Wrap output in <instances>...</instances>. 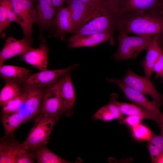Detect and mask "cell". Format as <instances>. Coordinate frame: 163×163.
Masks as SVG:
<instances>
[{"instance_id": "obj_38", "label": "cell", "mask_w": 163, "mask_h": 163, "mask_svg": "<svg viewBox=\"0 0 163 163\" xmlns=\"http://www.w3.org/2000/svg\"><path fill=\"white\" fill-rule=\"evenodd\" d=\"M159 6L163 12V0H162L161 1L159 5Z\"/></svg>"}, {"instance_id": "obj_18", "label": "cell", "mask_w": 163, "mask_h": 163, "mask_svg": "<svg viewBox=\"0 0 163 163\" xmlns=\"http://www.w3.org/2000/svg\"><path fill=\"white\" fill-rule=\"evenodd\" d=\"M32 74L31 71L23 67L4 64L0 66V75L5 83L23 85Z\"/></svg>"}, {"instance_id": "obj_29", "label": "cell", "mask_w": 163, "mask_h": 163, "mask_svg": "<svg viewBox=\"0 0 163 163\" xmlns=\"http://www.w3.org/2000/svg\"><path fill=\"white\" fill-rule=\"evenodd\" d=\"M13 11L11 0H0V33L2 36L4 30L9 27L7 17Z\"/></svg>"}, {"instance_id": "obj_31", "label": "cell", "mask_w": 163, "mask_h": 163, "mask_svg": "<svg viewBox=\"0 0 163 163\" xmlns=\"http://www.w3.org/2000/svg\"><path fill=\"white\" fill-rule=\"evenodd\" d=\"M131 131L133 137L139 141L148 142L151 139L153 134L150 129L140 123L132 128Z\"/></svg>"}, {"instance_id": "obj_4", "label": "cell", "mask_w": 163, "mask_h": 163, "mask_svg": "<svg viewBox=\"0 0 163 163\" xmlns=\"http://www.w3.org/2000/svg\"><path fill=\"white\" fill-rule=\"evenodd\" d=\"M57 121L50 117L37 115L33 126L25 140L21 143L22 147L34 151L40 147L46 145Z\"/></svg>"}, {"instance_id": "obj_14", "label": "cell", "mask_w": 163, "mask_h": 163, "mask_svg": "<svg viewBox=\"0 0 163 163\" xmlns=\"http://www.w3.org/2000/svg\"><path fill=\"white\" fill-rule=\"evenodd\" d=\"M162 0H120L118 5L119 16L133 13L161 9Z\"/></svg>"}, {"instance_id": "obj_40", "label": "cell", "mask_w": 163, "mask_h": 163, "mask_svg": "<svg viewBox=\"0 0 163 163\" xmlns=\"http://www.w3.org/2000/svg\"><path fill=\"white\" fill-rule=\"evenodd\" d=\"M161 82L163 83V79H162Z\"/></svg>"}, {"instance_id": "obj_16", "label": "cell", "mask_w": 163, "mask_h": 163, "mask_svg": "<svg viewBox=\"0 0 163 163\" xmlns=\"http://www.w3.org/2000/svg\"><path fill=\"white\" fill-rule=\"evenodd\" d=\"M110 40L111 45L114 43V37L106 32H102L77 37L70 36L68 38V47L72 48L81 47H93Z\"/></svg>"}, {"instance_id": "obj_15", "label": "cell", "mask_w": 163, "mask_h": 163, "mask_svg": "<svg viewBox=\"0 0 163 163\" xmlns=\"http://www.w3.org/2000/svg\"><path fill=\"white\" fill-rule=\"evenodd\" d=\"M33 44L24 37L20 40L12 37L8 38L0 52V66L8 59L23 55L32 47Z\"/></svg>"}, {"instance_id": "obj_17", "label": "cell", "mask_w": 163, "mask_h": 163, "mask_svg": "<svg viewBox=\"0 0 163 163\" xmlns=\"http://www.w3.org/2000/svg\"><path fill=\"white\" fill-rule=\"evenodd\" d=\"M53 22L55 27V37L65 41L66 35L73 33V25L69 7H63L57 10Z\"/></svg>"}, {"instance_id": "obj_10", "label": "cell", "mask_w": 163, "mask_h": 163, "mask_svg": "<svg viewBox=\"0 0 163 163\" xmlns=\"http://www.w3.org/2000/svg\"><path fill=\"white\" fill-rule=\"evenodd\" d=\"M23 85L25 90V98L22 104L16 112L23 116L26 123L35 118L37 116L45 90Z\"/></svg>"}, {"instance_id": "obj_25", "label": "cell", "mask_w": 163, "mask_h": 163, "mask_svg": "<svg viewBox=\"0 0 163 163\" xmlns=\"http://www.w3.org/2000/svg\"><path fill=\"white\" fill-rule=\"evenodd\" d=\"M147 148L152 162L158 163L163 155V136L153 133L148 141Z\"/></svg>"}, {"instance_id": "obj_12", "label": "cell", "mask_w": 163, "mask_h": 163, "mask_svg": "<svg viewBox=\"0 0 163 163\" xmlns=\"http://www.w3.org/2000/svg\"><path fill=\"white\" fill-rule=\"evenodd\" d=\"M58 91L63 113L70 116L75 103V95L69 72L59 79Z\"/></svg>"}, {"instance_id": "obj_34", "label": "cell", "mask_w": 163, "mask_h": 163, "mask_svg": "<svg viewBox=\"0 0 163 163\" xmlns=\"http://www.w3.org/2000/svg\"><path fill=\"white\" fill-rule=\"evenodd\" d=\"M142 119L136 116L128 115L124 118L122 123H125L131 128L140 124Z\"/></svg>"}, {"instance_id": "obj_24", "label": "cell", "mask_w": 163, "mask_h": 163, "mask_svg": "<svg viewBox=\"0 0 163 163\" xmlns=\"http://www.w3.org/2000/svg\"><path fill=\"white\" fill-rule=\"evenodd\" d=\"M34 152L36 162L39 163H70L56 154L45 145L40 147Z\"/></svg>"}, {"instance_id": "obj_35", "label": "cell", "mask_w": 163, "mask_h": 163, "mask_svg": "<svg viewBox=\"0 0 163 163\" xmlns=\"http://www.w3.org/2000/svg\"><path fill=\"white\" fill-rule=\"evenodd\" d=\"M67 0H51L53 7L57 10L63 7L64 3Z\"/></svg>"}, {"instance_id": "obj_11", "label": "cell", "mask_w": 163, "mask_h": 163, "mask_svg": "<svg viewBox=\"0 0 163 163\" xmlns=\"http://www.w3.org/2000/svg\"><path fill=\"white\" fill-rule=\"evenodd\" d=\"M35 22L40 30V40L45 39L42 33L45 30H52L54 17L57 9L52 4L51 0H36Z\"/></svg>"}, {"instance_id": "obj_13", "label": "cell", "mask_w": 163, "mask_h": 163, "mask_svg": "<svg viewBox=\"0 0 163 163\" xmlns=\"http://www.w3.org/2000/svg\"><path fill=\"white\" fill-rule=\"evenodd\" d=\"M45 42V40L41 41L39 48L32 47L20 56L21 60L25 62L40 71L47 69L48 54L49 50Z\"/></svg>"}, {"instance_id": "obj_32", "label": "cell", "mask_w": 163, "mask_h": 163, "mask_svg": "<svg viewBox=\"0 0 163 163\" xmlns=\"http://www.w3.org/2000/svg\"><path fill=\"white\" fill-rule=\"evenodd\" d=\"M35 159L34 151L23 148L16 163H33Z\"/></svg>"}, {"instance_id": "obj_19", "label": "cell", "mask_w": 163, "mask_h": 163, "mask_svg": "<svg viewBox=\"0 0 163 163\" xmlns=\"http://www.w3.org/2000/svg\"><path fill=\"white\" fill-rule=\"evenodd\" d=\"M118 97V94L116 93L111 94L109 103L100 108L94 114L93 119L104 122L117 119L122 123L125 117L117 104Z\"/></svg>"}, {"instance_id": "obj_37", "label": "cell", "mask_w": 163, "mask_h": 163, "mask_svg": "<svg viewBox=\"0 0 163 163\" xmlns=\"http://www.w3.org/2000/svg\"><path fill=\"white\" fill-rule=\"evenodd\" d=\"M111 2L113 3L114 4L117 6L118 7V5L119 3L120 0H110Z\"/></svg>"}, {"instance_id": "obj_7", "label": "cell", "mask_w": 163, "mask_h": 163, "mask_svg": "<svg viewBox=\"0 0 163 163\" xmlns=\"http://www.w3.org/2000/svg\"><path fill=\"white\" fill-rule=\"evenodd\" d=\"M59 81L45 90L37 115L50 117L57 121L64 114L58 91Z\"/></svg>"}, {"instance_id": "obj_20", "label": "cell", "mask_w": 163, "mask_h": 163, "mask_svg": "<svg viewBox=\"0 0 163 163\" xmlns=\"http://www.w3.org/2000/svg\"><path fill=\"white\" fill-rule=\"evenodd\" d=\"M160 37L159 36L153 37L152 41L146 49L145 57L141 62L145 76L150 79L154 73V66L159 57L162 48V43L159 40Z\"/></svg>"}, {"instance_id": "obj_6", "label": "cell", "mask_w": 163, "mask_h": 163, "mask_svg": "<svg viewBox=\"0 0 163 163\" xmlns=\"http://www.w3.org/2000/svg\"><path fill=\"white\" fill-rule=\"evenodd\" d=\"M120 79L135 90L150 96L152 101L158 107L163 105V95L158 91L150 79L145 76L138 75L129 68L125 75Z\"/></svg>"}, {"instance_id": "obj_2", "label": "cell", "mask_w": 163, "mask_h": 163, "mask_svg": "<svg viewBox=\"0 0 163 163\" xmlns=\"http://www.w3.org/2000/svg\"><path fill=\"white\" fill-rule=\"evenodd\" d=\"M119 18L118 8L109 2L71 36L79 37L106 32L114 36L115 31L117 30Z\"/></svg>"}, {"instance_id": "obj_8", "label": "cell", "mask_w": 163, "mask_h": 163, "mask_svg": "<svg viewBox=\"0 0 163 163\" xmlns=\"http://www.w3.org/2000/svg\"><path fill=\"white\" fill-rule=\"evenodd\" d=\"M78 64L71 65L64 69L40 71L32 74L24 85L31 87L45 90L60 78L78 66Z\"/></svg>"}, {"instance_id": "obj_21", "label": "cell", "mask_w": 163, "mask_h": 163, "mask_svg": "<svg viewBox=\"0 0 163 163\" xmlns=\"http://www.w3.org/2000/svg\"><path fill=\"white\" fill-rule=\"evenodd\" d=\"M6 138L0 141V163H16L23 149L21 144L13 139Z\"/></svg>"}, {"instance_id": "obj_23", "label": "cell", "mask_w": 163, "mask_h": 163, "mask_svg": "<svg viewBox=\"0 0 163 163\" xmlns=\"http://www.w3.org/2000/svg\"><path fill=\"white\" fill-rule=\"evenodd\" d=\"M66 2L70 11L74 33L79 27L87 12L88 6L80 0H67Z\"/></svg>"}, {"instance_id": "obj_28", "label": "cell", "mask_w": 163, "mask_h": 163, "mask_svg": "<svg viewBox=\"0 0 163 163\" xmlns=\"http://www.w3.org/2000/svg\"><path fill=\"white\" fill-rule=\"evenodd\" d=\"M25 90L24 85L21 92L7 102L2 107V115L10 114L17 111L22 104L25 98Z\"/></svg>"}, {"instance_id": "obj_36", "label": "cell", "mask_w": 163, "mask_h": 163, "mask_svg": "<svg viewBox=\"0 0 163 163\" xmlns=\"http://www.w3.org/2000/svg\"><path fill=\"white\" fill-rule=\"evenodd\" d=\"M158 125L161 129L160 134L163 136V113L161 117L159 119V123Z\"/></svg>"}, {"instance_id": "obj_33", "label": "cell", "mask_w": 163, "mask_h": 163, "mask_svg": "<svg viewBox=\"0 0 163 163\" xmlns=\"http://www.w3.org/2000/svg\"><path fill=\"white\" fill-rule=\"evenodd\" d=\"M153 72L155 73V79L159 77L163 79V49L162 48L160 54L155 63L153 68Z\"/></svg>"}, {"instance_id": "obj_30", "label": "cell", "mask_w": 163, "mask_h": 163, "mask_svg": "<svg viewBox=\"0 0 163 163\" xmlns=\"http://www.w3.org/2000/svg\"><path fill=\"white\" fill-rule=\"evenodd\" d=\"M87 5V12L82 22L84 24L87 22L97 11H99L110 0H80Z\"/></svg>"}, {"instance_id": "obj_22", "label": "cell", "mask_w": 163, "mask_h": 163, "mask_svg": "<svg viewBox=\"0 0 163 163\" xmlns=\"http://www.w3.org/2000/svg\"><path fill=\"white\" fill-rule=\"evenodd\" d=\"M117 104L120 111L124 115H135L142 119L152 120L158 124L159 117L152 112L136 104L120 102L118 101Z\"/></svg>"}, {"instance_id": "obj_26", "label": "cell", "mask_w": 163, "mask_h": 163, "mask_svg": "<svg viewBox=\"0 0 163 163\" xmlns=\"http://www.w3.org/2000/svg\"><path fill=\"white\" fill-rule=\"evenodd\" d=\"M1 119L6 135H11L22 124L25 123L23 116L17 112L2 115Z\"/></svg>"}, {"instance_id": "obj_27", "label": "cell", "mask_w": 163, "mask_h": 163, "mask_svg": "<svg viewBox=\"0 0 163 163\" xmlns=\"http://www.w3.org/2000/svg\"><path fill=\"white\" fill-rule=\"evenodd\" d=\"M23 85L5 83L0 93V104L2 107L7 102L18 95L22 91Z\"/></svg>"}, {"instance_id": "obj_39", "label": "cell", "mask_w": 163, "mask_h": 163, "mask_svg": "<svg viewBox=\"0 0 163 163\" xmlns=\"http://www.w3.org/2000/svg\"><path fill=\"white\" fill-rule=\"evenodd\" d=\"M158 163H163V155L159 161Z\"/></svg>"}, {"instance_id": "obj_1", "label": "cell", "mask_w": 163, "mask_h": 163, "mask_svg": "<svg viewBox=\"0 0 163 163\" xmlns=\"http://www.w3.org/2000/svg\"><path fill=\"white\" fill-rule=\"evenodd\" d=\"M161 9L133 13L119 16L117 30L138 36H163V15Z\"/></svg>"}, {"instance_id": "obj_3", "label": "cell", "mask_w": 163, "mask_h": 163, "mask_svg": "<svg viewBox=\"0 0 163 163\" xmlns=\"http://www.w3.org/2000/svg\"><path fill=\"white\" fill-rule=\"evenodd\" d=\"M153 37L149 35L130 36L127 33L119 31L118 47L113 57L117 61L136 59L142 51L146 49Z\"/></svg>"}, {"instance_id": "obj_9", "label": "cell", "mask_w": 163, "mask_h": 163, "mask_svg": "<svg viewBox=\"0 0 163 163\" xmlns=\"http://www.w3.org/2000/svg\"><path fill=\"white\" fill-rule=\"evenodd\" d=\"M107 80L109 82L117 85L127 100L152 112L157 116L159 119L161 118L163 113L160 111L159 107L152 101L148 100L145 95L126 85L120 79L107 78Z\"/></svg>"}, {"instance_id": "obj_5", "label": "cell", "mask_w": 163, "mask_h": 163, "mask_svg": "<svg viewBox=\"0 0 163 163\" xmlns=\"http://www.w3.org/2000/svg\"><path fill=\"white\" fill-rule=\"evenodd\" d=\"M17 23L22 28L24 38L33 43L32 37L33 25L35 22L36 0H11Z\"/></svg>"}]
</instances>
